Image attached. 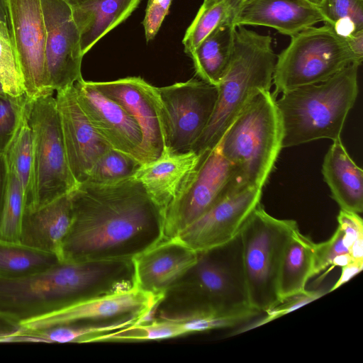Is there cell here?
Returning <instances> with one entry per match:
<instances>
[{"mask_svg": "<svg viewBox=\"0 0 363 363\" xmlns=\"http://www.w3.org/2000/svg\"><path fill=\"white\" fill-rule=\"evenodd\" d=\"M70 196L72 218L61 261L132 259L164 240V218L133 177L78 184Z\"/></svg>", "mask_w": 363, "mask_h": 363, "instance_id": "cell-1", "label": "cell"}, {"mask_svg": "<svg viewBox=\"0 0 363 363\" xmlns=\"http://www.w3.org/2000/svg\"><path fill=\"white\" fill-rule=\"evenodd\" d=\"M134 288L132 259L60 261L31 275L0 277V313L23 323L82 301Z\"/></svg>", "mask_w": 363, "mask_h": 363, "instance_id": "cell-2", "label": "cell"}, {"mask_svg": "<svg viewBox=\"0 0 363 363\" xmlns=\"http://www.w3.org/2000/svg\"><path fill=\"white\" fill-rule=\"evenodd\" d=\"M155 313L158 318L170 320L230 316L250 320L261 314L250 303L240 235L198 252L196 262L164 293Z\"/></svg>", "mask_w": 363, "mask_h": 363, "instance_id": "cell-3", "label": "cell"}, {"mask_svg": "<svg viewBox=\"0 0 363 363\" xmlns=\"http://www.w3.org/2000/svg\"><path fill=\"white\" fill-rule=\"evenodd\" d=\"M277 57L269 35L235 27L230 63L216 86L213 114L191 151L201 155L214 148L256 94L270 90Z\"/></svg>", "mask_w": 363, "mask_h": 363, "instance_id": "cell-4", "label": "cell"}, {"mask_svg": "<svg viewBox=\"0 0 363 363\" xmlns=\"http://www.w3.org/2000/svg\"><path fill=\"white\" fill-rule=\"evenodd\" d=\"M359 66L351 64L323 82L285 91L276 99L283 148L340 138L358 95Z\"/></svg>", "mask_w": 363, "mask_h": 363, "instance_id": "cell-5", "label": "cell"}, {"mask_svg": "<svg viewBox=\"0 0 363 363\" xmlns=\"http://www.w3.org/2000/svg\"><path fill=\"white\" fill-rule=\"evenodd\" d=\"M282 125L270 90L256 94L218 144L246 187L263 188L282 147Z\"/></svg>", "mask_w": 363, "mask_h": 363, "instance_id": "cell-6", "label": "cell"}, {"mask_svg": "<svg viewBox=\"0 0 363 363\" xmlns=\"http://www.w3.org/2000/svg\"><path fill=\"white\" fill-rule=\"evenodd\" d=\"M296 220L269 214L259 203L241 232L242 257L251 306L265 313L281 301L279 277L282 255Z\"/></svg>", "mask_w": 363, "mask_h": 363, "instance_id": "cell-7", "label": "cell"}, {"mask_svg": "<svg viewBox=\"0 0 363 363\" xmlns=\"http://www.w3.org/2000/svg\"><path fill=\"white\" fill-rule=\"evenodd\" d=\"M362 64L346 39L328 24L311 26L291 37L277 57L272 84L278 94L323 82L351 64Z\"/></svg>", "mask_w": 363, "mask_h": 363, "instance_id": "cell-8", "label": "cell"}, {"mask_svg": "<svg viewBox=\"0 0 363 363\" xmlns=\"http://www.w3.org/2000/svg\"><path fill=\"white\" fill-rule=\"evenodd\" d=\"M33 138V182L28 208H40L70 193L77 183L69 169L55 98L41 96L27 102Z\"/></svg>", "mask_w": 363, "mask_h": 363, "instance_id": "cell-9", "label": "cell"}, {"mask_svg": "<svg viewBox=\"0 0 363 363\" xmlns=\"http://www.w3.org/2000/svg\"><path fill=\"white\" fill-rule=\"evenodd\" d=\"M245 187L218 145L203 152L193 177L165 214L164 240L175 238L218 203Z\"/></svg>", "mask_w": 363, "mask_h": 363, "instance_id": "cell-10", "label": "cell"}, {"mask_svg": "<svg viewBox=\"0 0 363 363\" xmlns=\"http://www.w3.org/2000/svg\"><path fill=\"white\" fill-rule=\"evenodd\" d=\"M158 90L165 114L168 152L191 151L213 114L217 87L191 79Z\"/></svg>", "mask_w": 363, "mask_h": 363, "instance_id": "cell-11", "label": "cell"}, {"mask_svg": "<svg viewBox=\"0 0 363 363\" xmlns=\"http://www.w3.org/2000/svg\"><path fill=\"white\" fill-rule=\"evenodd\" d=\"M89 82L124 107L138 125L142 134V164L154 161L168 152L165 114L158 87L140 77Z\"/></svg>", "mask_w": 363, "mask_h": 363, "instance_id": "cell-12", "label": "cell"}, {"mask_svg": "<svg viewBox=\"0 0 363 363\" xmlns=\"http://www.w3.org/2000/svg\"><path fill=\"white\" fill-rule=\"evenodd\" d=\"M9 29L26 96L52 95L48 87L46 29L41 0H7Z\"/></svg>", "mask_w": 363, "mask_h": 363, "instance_id": "cell-13", "label": "cell"}, {"mask_svg": "<svg viewBox=\"0 0 363 363\" xmlns=\"http://www.w3.org/2000/svg\"><path fill=\"white\" fill-rule=\"evenodd\" d=\"M46 29L45 62L50 91L81 80L84 55L72 8L63 0H41Z\"/></svg>", "mask_w": 363, "mask_h": 363, "instance_id": "cell-14", "label": "cell"}, {"mask_svg": "<svg viewBox=\"0 0 363 363\" xmlns=\"http://www.w3.org/2000/svg\"><path fill=\"white\" fill-rule=\"evenodd\" d=\"M262 194V188H243L218 203L174 238L197 252L225 245L240 235L260 203Z\"/></svg>", "mask_w": 363, "mask_h": 363, "instance_id": "cell-15", "label": "cell"}, {"mask_svg": "<svg viewBox=\"0 0 363 363\" xmlns=\"http://www.w3.org/2000/svg\"><path fill=\"white\" fill-rule=\"evenodd\" d=\"M161 298L134 288L82 301L22 324L29 329H40L68 323H106L129 317L146 321Z\"/></svg>", "mask_w": 363, "mask_h": 363, "instance_id": "cell-16", "label": "cell"}, {"mask_svg": "<svg viewBox=\"0 0 363 363\" xmlns=\"http://www.w3.org/2000/svg\"><path fill=\"white\" fill-rule=\"evenodd\" d=\"M74 86L79 103L96 133L111 149L142 164V134L133 116L89 81L82 79Z\"/></svg>", "mask_w": 363, "mask_h": 363, "instance_id": "cell-17", "label": "cell"}, {"mask_svg": "<svg viewBox=\"0 0 363 363\" xmlns=\"http://www.w3.org/2000/svg\"><path fill=\"white\" fill-rule=\"evenodd\" d=\"M55 101L69 169L77 184H81L95 162L111 147L90 123L74 85L57 91Z\"/></svg>", "mask_w": 363, "mask_h": 363, "instance_id": "cell-18", "label": "cell"}, {"mask_svg": "<svg viewBox=\"0 0 363 363\" xmlns=\"http://www.w3.org/2000/svg\"><path fill=\"white\" fill-rule=\"evenodd\" d=\"M197 259L198 252L178 240H162L132 259L135 288L162 297Z\"/></svg>", "mask_w": 363, "mask_h": 363, "instance_id": "cell-19", "label": "cell"}, {"mask_svg": "<svg viewBox=\"0 0 363 363\" xmlns=\"http://www.w3.org/2000/svg\"><path fill=\"white\" fill-rule=\"evenodd\" d=\"M201 157V154L193 151L167 152L154 161L141 164L133 175L160 209L164 220L169 208L193 177Z\"/></svg>", "mask_w": 363, "mask_h": 363, "instance_id": "cell-20", "label": "cell"}, {"mask_svg": "<svg viewBox=\"0 0 363 363\" xmlns=\"http://www.w3.org/2000/svg\"><path fill=\"white\" fill-rule=\"evenodd\" d=\"M233 22L236 26L269 27L291 37L323 18L318 6L308 0H243Z\"/></svg>", "mask_w": 363, "mask_h": 363, "instance_id": "cell-21", "label": "cell"}, {"mask_svg": "<svg viewBox=\"0 0 363 363\" xmlns=\"http://www.w3.org/2000/svg\"><path fill=\"white\" fill-rule=\"evenodd\" d=\"M72 218L70 193L40 208L25 210L19 241L28 246L56 254L60 257Z\"/></svg>", "mask_w": 363, "mask_h": 363, "instance_id": "cell-22", "label": "cell"}, {"mask_svg": "<svg viewBox=\"0 0 363 363\" xmlns=\"http://www.w3.org/2000/svg\"><path fill=\"white\" fill-rule=\"evenodd\" d=\"M321 171L331 197L340 210L362 213L363 171L351 158L340 138L333 140Z\"/></svg>", "mask_w": 363, "mask_h": 363, "instance_id": "cell-23", "label": "cell"}, {"mask_svg": "<svg viewBox=\"0 0 363 363\" xmlns=\"http://www.w3.org/2000/svg\"><path fill=\"white\" fill-rule=\"evenodd\" d=\"M141 0H86L72 8L84 55L104 36L126 20Z\"/></svg>", "mask_w": 363, "mask_h": 363, "instance_id": "cell-24", "label": "cell"}, {"mask_svg": "<svg viewBox=\"0 0 363 363\" xmlns=\"http://www.w3.org/2000/svg\"><path fill=\"white\" fill-rule=\"evenodd\" d=\"M315 246L298 227L291 233L285 246L280 265L279 293L281 301L306 290L308 280L315 274Z\"/></svg>", "mask_w": 363, "mask_h": 363, "instance_id": "cell-25", "label": "cell"}, {"mask_svg": "<svg viewBox=\"0 0 363 363\" xmlns=\"http://www.w3.org/2000/svg\"><path fill=\"white\" fill-rule=\"evenodd\" d=\"M233 18L218 26L189 55L196 75L215 86L220 82L230 63L236 27Z\"/></svg>", "mask_w": 363, "mask_h": 363, "instance_id": "cell-26", "label": "cell"}, {"mask_svg": "<svg viewBox=\"0 0 363 363\" xmlns=\"http://www.w3.org/2000/svg\"><path fill=\"white\" fill-rule=\"evenodd\" d=\"M138 317H129L106 323H68L40 329L26 328L5 342H91L106 334L141 323Z\"/></svg>", "mask_w": 363, "mask_h": 363, "instance_id": "cell-27", "label": "cell"}, {"mask_svg": "<svg viewBox=\"0 0 363 363\" xmlns=\"http://www.w3.org/2000/svg\"><path fill=\"white\" fill-rule=\"evenodd\" d=\"M217 321L211 318L188 320L157 318L134 324L100 337L103 341L159 340L182 336L196 332L214 330Z\"/></svg>", "mask_w": 363, "mask_h": 363, "instance_id": "cell-28", "label": "cell"}, {"mask_svg": "<svg viewBox=\"0 0 363 363\" xmlns=\"http://www.w3.org/2000/svg\"><path fill=\"white\" fill-rule=\"evenodd\" d=\"M28 99L23 105L16 131L4 152L8 167L16 174L21 184L26 209L32 201L34 164L33 133L27 117Z\"/></svg>", "mask_w": 363, "mask_h": 363, "instance_id": "cell-29", "label": "cell"}, {"mask_svg": "<svg viewBox=\"0 0 363 363\" xmlns=\"http://www.w3.org/2000/svg\"><path fill=\"white\" fill-rule=\"evenodd\" d=\"M54 253L20 242L0 239V277L18 278L46 270L60 262Z\"/></svg>", "mask_w": 363, "mask_h": 363, "instance_id": "cell-30", "label": "cell"}, {"mask_svg": "<svg viewBox=\"0 0 363 363\" xmlns=\"http://www.w3.org/2000/svg\"><path fill=\"white\" fill-rule=\"evenodd\" d=\"M240 2V0H203L182 39L184 52L189 56L218 26L234 17Z\"/></svg>", "mask_w": 363, "mask_h": 363, "instance_id": "cell-31", "label": "cell"}, {"mask_svg": "<svg viewBox=\"0 0 363 363\" xmlns=\"http://www.w3.org/2000/svg\"><path fill=\"white\" fill-rule=\"evenodd\" d=\"M317 6L323 23L340 37L363 31V0H322Z\"/></svg>", "mask_w": 363, "mask_h": 363, "instance_id": "cell-32", "label": "cell"}, {"mask_svg": "<svg viewBox=\"0 0 363 363\" xmlns=\"http://www.w3.org/2000/svg\"><path fill=\"white\" fill-rule=\"evenodd\" d=\"M8 166V165H7ZM26 201L16 174L8 167L7 186L0 223V239L20 242V231Z\"/></svg>", "mask_w": 363, "mask_h": 363, "instance_id": "cell-33", "label": "cell"}, {"mask_svg": "<svg viewBox=\"0 0 363 363\" xmlns=\"http://www.w3.org/2000/svg\"><path fill=\"white\" fill-rule=\"evenodd\" d=\"M0 83L9 96L18 98L26 95L9 24L4 21L0 22Z\"/></svg>", "mask_w": 363, "mask_h": 363, "instance_id": "cell-34", "label": "cell"}, {"mask_svg": "<svg viewBox=\"0 0 363 363\" xmlns=\"http://www.w3.org/2000/svg\"><path fill=\"white\" fill-rule=\"evenodd\" d=\"M141 164L111 148L95 162L84 182L106 184L132 177Z\"/></svg>", "mask_w": 363, "mask_h": 363, "instance_id": "cell-35", "label": "cell"}, {"mask_svg": "<svg viewBox=\"0 0 363 363\" xmlns=\"http://www.w3.org/2000/svg\"><path fill=\"white\" fill-rule=\"evenodd\" d=\"M26 95L0 96V154H4L18 126Z\"/></svg>", "mask_w": 363, "mask_h": 363, "instance_id": "cell-36", "label": "cell"}, {"mask_svg": "<svg viewBox=\"0 0 363 363\" xmlns=\"http://www.w3.org/2000/svg\"><path fill=\"white\" fill-rule=\"evenodd\" d=\"M326 293L327 292H324L323 290H306L302 293L286 298L277 306L266 311V315L262 319L257 320L250 325H247L245 327L240 328V330H237L235 332V334L242 333L247 330L268 323L319 298Z\"/></svg>", "mask_w": 363, "mask_h": 363, "instance_id": "cell-37", "label": "cell"}, {"mask_svg": "<svg viewBox=\"0 0 363 363\" xmlns=\"http://www.w3.org/2000/svg\"><path fill=\"white\" fill-rule=\"evenodd\" d=\"M349 253L344 231L337 226L333 235L327 240L315 243V275L332 265L334 259L342 254Z\"/></svg>", "mask_w": 363, "mask_h": 363, "instance_id": "cell-38", "label": "cell"}, {"mask_svg": "<svg viewBox=\"0 0 363 363\" xmlns=\"http://www.w3.org/2000/svg\"><path fill=\"white\" fill-rule=\"evenodd\" d=\"M172 0H148L143 21L147 42L152 40L168 14Z\"/></svg>", "mask_w": 363, "mask_h": 363, "instance_id": "cell-39", "label": "cell"}, {"mask_svg": "<svg viewBox=\"0 0 363 363\" xmlns=\"http://www.w3.org/2000/svg\"><path fill=\"white\" fill-rule=\"evenodd\" d=\"M337 219L338 227L344 231L348 250L354 242L363 240V221L358 213L340 210Z\"/></svg>", "mask_w": 363, "mask_h": 363, "instance_id": "cell-40", "label": "cell"}, {"mask_svg": "<svg viewBox=\"0 0 363 363\" xmlns=\"http://www.w3.org/2000/svg\"><path fill=\"white\" fill-rule=\"evenodd\" d=\"M26 327L13 318L0 313V342L24 330Z\"/></svg>", "mask_w": 363, "mask_h": 363, "instance_id": "cell-41", "label": "cell"}, {"mask_svg": "<svg viewBox=\"0 0 363 363\" xmlns=\"http://www.w3.org/2000/svg\"><path fill=\"white\" fill-rule=\"evenodd\" d=\"M362 268L363 260H353L347 265L342 267L341 275L329 292L337 289L347 282L350 279L359 273L362 270Z\"/></svg>", "mask_w": 363, "mask_h": 363, "instance_id": "cell-42", "label": "cell"}, {"mask_svg": "<svg viewBox=\"0 0 363 363\" xmlns=\"http://www.w3.org/2000/svg\"><path fill=\"white\" fill-rule=\"evenodd\" d=\"M8 177V166L4 154H0V223L4 206Z\"/></svg>", "mask_w": 363, "mask_h": 363, "instance_id": "cell-43", "label": "cell"}, {"mask_svg": "<svg viewBox=\"0 0 363 363\" xmlns=\"http://www.w3.org/2000/svg\"><path fill=\"white\" fill-rule=\"evenodd\" d=\"M354 55L362 62L363 60V31H360L346 39Z\"/></svg>", "mask_w": 363, "mask_h": 363, "instance_id": "cell-44", "label": "cell"}, {"mask_svg": "<svg viewBox=\"0 0 363 363\" xmlns=\"http://www.w3.org/2000/svg\"><path fill=\"white\" fill-rule=\"evenodd\" d=\"M353 260H354V259H352V257L350 256V255L349 253L342 254L340 255L337 256L334 259L332 266L342 267L350 263Z\"/></svg>", "mask_w": 363, "mask_h": 363, "instance_id": "cell-45", "label": "cell"}, {"mask_svg": "<svg viewBox=\"0 0 363 363\" xmlns=\"http://www.w3.org/2000/svg\"><path fill=\"white\" fill-rule=\"evenodd\" d=\"M6 22L9 27V14L7 0H0V22Z\"/></svg>", "mask_w": 363, "mask_h": 363, "instance_id": "cell-46", "label": "cell"}, {"mask_svg": "<svg viewBox=\"0 0 363 363\" xmlns=\"http://www.w3.org/2000/svg\"><path fill=\"white\" fill-rule=\"evenodd\" d=\"M65 1L71 8L75 7L81 4L84 3L86 0H63Z\"/></svg>", "mask_w": 363, "mask_h": 363, "instance_id": "cell-47", "label": "cell"}, {"mask_svg": "<svg viewBox=\"0 0 363 363\" xmlns=\"http://www.w3.org/2000/svg\"><path fill=\"white\" fill-rule=\"evenodd\" d=\"M7 94L4 91L2 86L0 83V96H6Z\"/></svg>", "mask_w": 363, "mask_h": 363, "instance_id": "cell-48", "label": "cell"}, {"mask_svg": "<svg viewBox=\"0 0 363 363\" xmlns=\"http://www.w3.org/2000/svg\"><path fill=\"white\" fill-rule=\"evenodd\" d=\"M309 1H311V3L315 4L316 6H318L322 0H308Z\"/></svg>", "mask_w": 363, "mask_h": 363, "instance_id": "cell-49", "label": "cell"}, {"mask_svg": "<svg viewBox=\"0 0 363 363\" xmlns=\"http://www.w3.org/2000/svg\"><path fill=\"white\" fill-rule=\"evenodd\" d=\"M240 1H243V0H240Z\"/></svg>", "mask_w": 363, "mask_h": 363, "instance_id": "cell-50", "label": "cell"}]
</instances>
